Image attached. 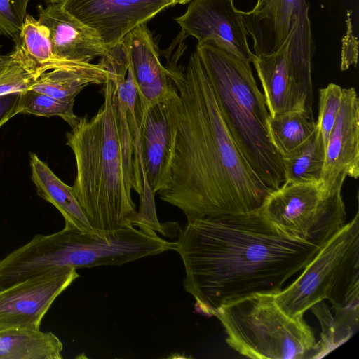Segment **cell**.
I'll return each instance as SVG.
<instances>
[{"label": "cell", "instance_id": "e0dca14e", "mask_svg": "<svg viewBox=\"0 0 359 359\" xmlns=\"http://www.w3.org/2000/svg\"><path fill=\"white\" fill-rule=\"evenodd\" d=\"M13 42L11 56L36 79L43 73L55 69H77L69 67L54 55L47 28L31 15L27 14L22 29Z\"/></svg>", "mask_w": 359, "mask_h": 359}, {"label": "cell", "instance_id": "3957f363", "mask_svg": "<svg viewBox=\"0 0 359 359\" xmlns=\"http://www.w3.org/2000/svg\"><path fill=\"white\" fill-rule=\"evenodd\" d=\"M104 101L92 118L79 117L66 134L75 157L72 187L89 224L100 234L126 225H147L135 210L123 153V130L113 75L102 85Z\"/></svg>", "mask_w": 359, "mask_h": 359}, {"label": "cell", "instance_id": "ac0fdd59", "mask_svg": "<svg viewBox=\"0 0 359 359\" xmlns=\"http://www.w3.org/2000/svg\"><path fill=\"white\" fill-rule=\"evenodd\" d=\"M29 164L32 180L39 196L53 204L62 214L65 224L79 230L97 233L89 224L72 187L60 180L35 154H31Z\"/></svg>", "mask_w": 359, "mask_h": 359}, {"label": "cell", "instance_id": "1f68e13d", "mask_svg": "<svg viewBox=\"0 0 359 359\" xmlns=\"http://www.w3.org/2000/svg\"><path fill=\"white\" fill-rule=\"evenodd\" d=\"M172 1L175 3V4H178L180 1V0H172Z\"/></svg>", "mask_w": 359, "mask_h": 359}, {"label": "cell", "instance_id": "8fae6325", "mask_svg": "<svg viewBox=\"0 0 359 359\" xmlns=\"http://www.w3.org/2000/svg\"><path fill=\"white\" fill-rule=\"evenodd\" d=\"M175 20L198 43L212 44L252 62L254 53L248 46L241 11L235 7L233 0H192Z\"/></svg>", "mask_w": 359, "mask_h": 359}, {"label": "cell", "instance_id": "f1b7e54d", "mask_svg": "<svg viewBox=\"0 0 359 359\" xmlns=\"http://www.w3.org/2000/svg\"><path fill=\"white\" fill-rule=\"evenodd\" d=\"M273 0H257L255 7L251 11L252 12H259L267 6Z\"/></svg>", "mask_w": 359, "mask_h": 359}, {"label": "cell", "instance_id": "7402d4cb", "mask_svg": "<svg viewBox=\"0 0 359 359\" xmlns=\"http://www.w3.org/2000/svg\"><path fill=\"white\" fill-rule=\"evenodd\" d=\"M314 118L302 111H294L271 116L269 130L271 140L282 156L302 144L315 130Z\"/></svg>", "mask_w": 359, "mask_h": 359}, {"label": "cell", "instance_id": "4dcf8cb0", "mask_svg": "<svg viewBox=\"0 0 359 359\" xmlns=\"http://www.w3.org/2000/svg\"><path fill=\"white\" fill-rule=\"evenodd\" d=\"M192 0H180L179 3L178 4H187L190 1H191Z\"/></svg>", "mask_w": 359, "mask_h": 359}, {"label": "cell", "instance_id": "ba28073f", "mask_svg": "<svg viewBox=\"0 0 359 359\" xmlns=\"http://www.w3.org/2000/svg\"><path fill=\"white\" fill-rule=\"evenodd\" d=\"M78 277L76 269L64 266L0 290V331L40 329L53 302Z\"/></svg>", "mask_w": 359, "mask_h": 359}, {"label": "cell", "instance_id": "484cf974", "mask_svg": "<svg viewBox=\"0 0 359 359\" xmlns=\"http://www.w3.org/2000/svg\"><path fill=\"white\" fill-rule=\"evenodd\" d=\"M30 0H0V34L13 41L20 34Z\"/></svg>", "mask_w": 359, "mask_h": 359}, {"label": "cell", "instance_id": "ffe728a7", "mask_svg": "<svg viewBox=\"0 0 359 359\" xmlns=\"http://www.w3.org/2000/svg\"><path fill=\"white\" fill-rule=\"evenodd\" d=\"M62 349L57 337L40 329L0 331V359H62Z\"/></svg>", "mask_w": 359, "mask_h": 359}, {"label": "cell", "instance_id": "52a82bcc", "mask_svg": "<svg viewBox=\"0 0 359 359\" xmlns=\"http://www.w3.org/2000/svg\"><path fill=\"white\" fill-rule=\"evenodd\" d=\"M259 210L287 238L319 248L346 223L341 191H327L321 183L284 182L270 193Z\"/></svg>", "mask_w": 359, "mask_h": 359}, {"label": "cell", "instance_id": "2e32d148", "mask_svg": "<svg viewBox=\"0 0 359 359\" xmlns=\"http://www.w3.org/2000/svg\"><path fill=\"white\" fill-rule=\"evenodd\" d=\"M241 14L257 56L277 51L296 27L310 24L306 0H273L259 12Z\"/></svg>", "mask_w": 359, "mask_h": 359}, {"label": "cell", "instance_id": "603a6c76", "mask_svg": "<svg viewBox=\"0 0 359 359\" xmlns=\"http://www.w3.org/2000/svg\"><path fill=\"white\" fill-rule=\"evenodd\" d=\"M74 101L75 99L56 98L28 89L19 93L17 111L18 114L59 116L72 128L79 118L74 112Z\"/></svg>", "mask_w": 359, "mask_h": 359}, {"label": "cell", "instance_id": "d4e9b609", "mask_svg": "<svg viewBox=\"0 0 359 359\" xmlns=\"http://www.w3.org/2000/svg\"><path fill=\"white\" fill-rule=\"evenodd\" d=\"M35 80L10 53L0 54V97L28 90Z\"/></svg>", "mask_w": 359, "mask_h": 359}, {"label": "cell", "instance_id": "d6a6232c", "mask_svg": "<svg viewBox=\"0 0 359 359\" xmlns=\"http://www.w3.org/2000/svg\"><path fill=\"white\" fill-rule=\"evenodd\" d=\"M1 46L0 45V48H1Z\"/></svg>", "mask_w": 359, "mask_h": 359}, {"label": "cell", "instance_id": "6da1fadb", "mask_svg": "<svg viewBox=\"0 0 359 359\" xmlns=\"http://www.w3.org/2000/svg\"><path fill=\"white\" fill-rule=\"evenodd\" d=\"M178 92L172 151L161 187L163 201L187 220L256 211L272 192L232 139L195 50L184 69L168 67Z\"/></svg>", "mask_w": 359, "mask_h": 359}, {"label": "cell", "instance_id": "277c9868", "mask_svg": "<svg viewBox=\"0 0 359 359\" xmlns=\"http://www.w3.org/2000/svg\"><path fill=\"white\" fill-rule=\"evenodd\" d=\"M196 51L235 144L263 183L278 189L285 182L283 159L271 140L270 114L250 62L209 43H198Z\"/></svg>", "mask_w": 359, "mask_h": 359}, {"label": "cell", "instance_id": "7a4b0ae2", "mask_svg": "<svg viewBox=\"0 0 359 359\" xmlns=\"http://www.w3.org/2000/svg\"><path fill=\"white\" fill-rule=\"evenodd\" d=\"M175 242L184 290L205 316L252 294H278L321 248L281 234L259 209L187 220Z\"/></svg>", "mask_w": 359, "mask_h": 359}, {"label": "cell", "instance_id": "cb8c5ba5", "mask_svg": "<svg viewBox=\"0 0 359 359\" xmlns=\"http://www.w3.org/2000/svg\"><path fill=\"white\" fill-rule=\"evenodd\" d=\"M342 89L337 84L329 83L325 88L319 90V109L316 126L325 146L340 110Z\"/></svg>", "mask_w": 359, "mask_h": 359}, {"label": "cell", "instance_id": "83f0119b", "mask_svg": "<svg viewBox=\"0 0 359 359\" xmlns=\"http://www.w3.org/2000/svg\"><path fill=\"white\" fill-rule=\"evenodd\" d=\"M18 93L0 97V128L12 117L18 114Z\"/></svg>", "mask_w": 359, "mask_h": 359}, {"label": "cell", "instance_id": "5b68a950", "mask_svg": "<svg viewBox=\"0 0 359 359\" xmlns=\"http://www.w3.org/2000/svg\"><path fill=\"white\" fill-rule=\"evenodd\" d=\"M358 210L355 217L320 248L299 278L274 295V299L282 311L292 318L304 315L327 299L336 313L334 325L337 330L349 322L358 325Z\"/></svg>", "mask_w": 359, "mask_h": 359}, {"label": "cell", "instance_id": "4316f807", "mask_svg": "<svg viewBox=\"0 0 359 359\" xmlns=\"http://www.w3.org/2000/svg\"><path fill=\"white\" fill-rule=\"evenodd\" d=\"M351 11L347 12L346 34L342 39L340 68L341 71L348 69L351 65L357 64L358 60V39L353 34L351 18Z\"/></svg>", "mask_w": 359, "mask_h": 359}, {"label": "cell", "instance_id": "5bb4252c", "mask_svg": "<svg viewBox=\"0 0 359 359\" xmlns=\"http://www.w3.org/2000/svg\"><path fill=\"white\" fill-rule=\"evenodd\" d=\"M39 22L47 28L54 55L72 68L108 56L97 33L69 13L61 4L39 6Z\"/></svg>", "mask_w": 359, "mask_h": 359}, {"label": "cell", "instance_id": "f546056e", "mask_svg": "<svg viewBox=\"0 0 359 359\" xmlns=\"http://www.w3.org/2000/svg\"><path fill=\"white\" fill-rule=\"evenodd\" d=\"M48 4H62L65 0H45Z\"/></svg>", "mask_w": 359, "mask_h": 359}, {"label": "cell", "instance_id": "44dd1931", "mask_svg": "<svg viewBox=\"0 0 359 359\" xmlns=\"http://www.w3.org/2000/svg\"><path fill=\"white\" fill-rule=\"evenodd\" d=\"M326 146L318 126L292 152L283 156L285 182L321 183Z\"/></svg>", "mask_w": 359, "mask_h": 359}, {"label": "cell", "instance_id": "9a60e30c", "mask_svg": "<svg viewBox=\"0 0 359 359\" xmlns=\"http://www.w3.org/2000/svg\"><path fill=\"white\" fill-rule=\"evenodd\" d=\"M171 98L151 107L142 116L140 130L143 193L154 197L161 187L171 155L175 125V102Z\"/></svg>", "mask_w": 359, "mask_h": 359}, {"label": "cell", "instance_id": "4fadbf2b", "mask_svg": "<svg viewBox=\"0 0 359 359\" xmlns=\"http://www.w3.org/2000/svg\"><path fill=\"white\" fill-rule=\"evenodd\" d=\"M129 67L142 115L152 106L177 93L170 72L164 67L147 23L132 30L123 39Z\"/></svg>", "mask_w": 359, "mask_h": 359}, {"label": "cell", "instance_id": "30bf717a", "mask_svg": "<svg viewBox=\"0 0 359 359\" xmlns=\"http://www.w3.org/2000/svg\"><path fill=\"white\" fill-rule=\"evenodd\" d=\"M61 4L95 30L109 50L137 26L175 5L172 0H65Z\"/></svg>", "mask_w": 359, "mask_h": 359}, {"label": "cell", "instance_id": "7c38bea8", "mask_svg": "<svg viewBox=\"0 0 359 359\" xmlns=\"http://www.w3.org/2000/svg\"><path fill=\"white\" fill-rule=\"evenodd\" d=\"M359 176V100L353 87L342 89L339 114L325 149L321 186L341 191L346 177Z\"/></svg>", "mask_w": 359, "mask_h": 359}, {"label": "cell", "instance_id": "8992f818", "mask_svg": "<svg viewBox=\"0 0 359 359\" xmlns=\"http://www.w3.org/2000/svg\"><path fill=\"white\" fill-rule=\"evenodd\" d=\"M214 316L224 329L228 345L247 358L302 359L318 350L304 315L289 316L272 294H250L222 305Z\"/></svg>", "mask_w": 359, "mask_h": 359}, {"label": "cell", "instance_id": "9c48e42d", "mask_svg": "<svg viewBox=\"0 0 359 359\" xmlns=\"http://www.w3.org/2000/svg\"><path fill=\"white\" fill-rule=\"evenodd\" d=\"M294 30L277 51L257 56L254 54L252 62L271 116L302 111L313 118L311 74L303 72L289 59V45Z\"/></svg>", "mask_w": 359, "mask_h": 359}, {"label": "cell", "instance_id": "d6986e66", "mask_svg": "<svg viewBox=\"0 0 359 359\" xmlns=\"http://www.w3.org/2000/svg\"><path fill=\"white\" fill-rule=\"evenodd\" d=\"M112 75L102 57L77 69H55L41 74L29 88L56 98L75 99L86 87L103 85Z\"/></svg>", "mask_w": 359, "mask_h": 359}]
</instances>
